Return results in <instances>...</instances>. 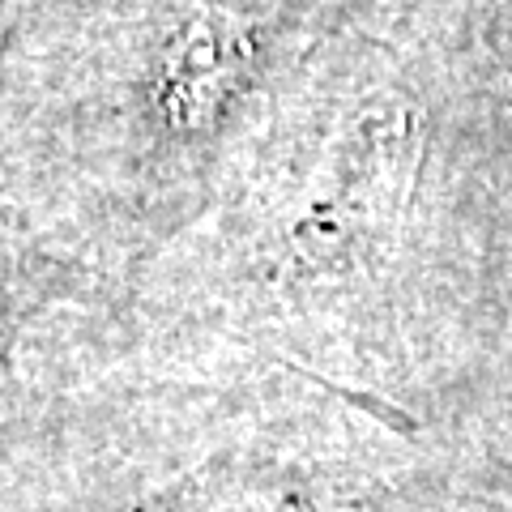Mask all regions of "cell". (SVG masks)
<instances>
[{
	"label": "cell",
	"mask_w": 512,
	"mask_h": 512,
	"mask_svg": "<svg viewBox=\"0 0 512 512\" xmlns=\"http://www.w3.org/2000/svg\"><path fill=\"white\" fill-rule=\"evenodd\" d=\"M60 286V265L30 239L18 218L0 210V367L13 355L18 329L35 316Z\"/></svg>",
	"instance_id": "6da1fadb"
}]
</instances>
